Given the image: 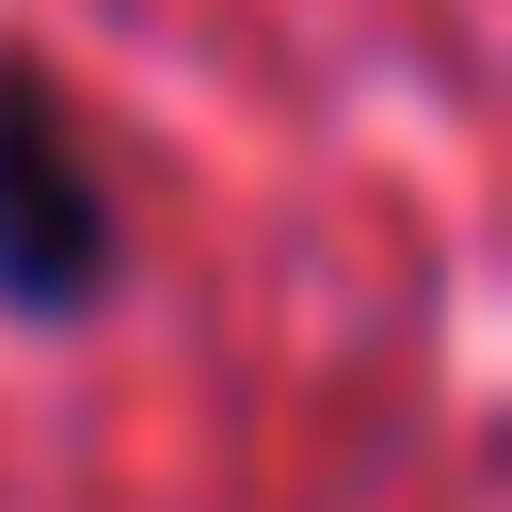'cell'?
I'll return each mask as SVG.
<instances>
[{
    "instance_id": "cell-1",
    "label": "cell",
    "mask_w": 512,
    "mask_h": 512,
    "mask_svg": "<svg viewBox=\"0 0 512 512\" xmlns=\"http://www.w3.org/2000/svg\"><path fill=\"white\" fill-rule=\"evenodd\" d=\"M112 256H128V208H112V160H96L80 96L32 48H0V304L80 320L112 288Z\"/></svg>"
}]
</instances>
